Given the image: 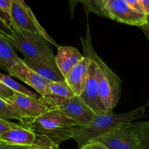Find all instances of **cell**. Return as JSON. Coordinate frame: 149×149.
Wrapping results in <instances>:
<instances>
[{"instance_id":"4fadbf2b","label":"cell","mask_w":149,"mask_h":149,"mask_svg":"<svg viewBox=\"0 0 149 149\" xmlns=\"http://www.w3.org/2000/svg\"><path fill=\"white\" fill-rule=\"evenodd\" d=\"M41 136L22 125L19 127L12 129L3 134L0 137V142L16 146L30 147L36 145Z\"/></svg>"},{"instance_id":"484cf974","label":"cell","mask_w":149,"mask_h":149,"mask_svg":"<svg viewBox=\"0 0 149 149\" xmlns=\"http://www.w3.org/2000/svg\"><path fill=\"white\" fill-rule=\"evenodd\" d=\"M13 94V92L4 86L2 83L0 81V98L3 99L6 102L9 103L10 98Z\"/></svg>"},{"instance_id":"6da1fadb","label":"cell","mask_w":149,"mask_h":149,"mask_svg":"<svg viewBox=\"0 0 149 149\" xmlns=\"http://www.w3.org/2000/svg\"><path fill=\"white\" fill-rule=\"evenodd\" d=\"M145 106L137 108L123 113H114L111 111H106L96 113L86 125L79 127L72 136L78 148L86 145L98 137L111 132L121 127L127 126L145 116Z\"/></svg>"},{"instance_id":"e575fe53","label":"cell","mask_w":149,"mask_h":149,"mask_svg":"<svg viewBox=\"0 0 149 149\" xmlns=\"http://www.w3.org/2000/svg\"><path fill=\"white\" fill-rule=\"evenodd\" d=\"M108 1V0H105V3H106V1Z\"/></svg>"},{"instance_id":"5bb4252c","label":"cell","mask_w":149,"mask_h":149,"mask_svg":"<svg viewBox=\"0 0 149 149\" xmlns=\"http://www.w3.org/2000/svg\"><path fill=\"white\" fill-rule=\"evenodd\" d=\"M56 56V63L64 77L83 58L80 51L72 46H59Z\"/></svg>"},{"instance_id":"f1b7e54d","label":"cell","mask_w":149,"mask_h":149,"mask_svg":"<svg viewBox=\"0 0 149 149\" xmlns=\"http://www.w3.org/2000/svg\"><path fill=\"white\" fill-rule=\"evenodd\" d=\"M29 148V147L16 146L10 145V144L0 142V149H28Z\"/></svg>"},{"instance_id":"d6a6232c","label":"cell","mask_w":149,"mask_h":149,"mask_svg":"<svg viewBox=\"0 0 149 149\" xmlns=\"http://www.w3.org/2000/svg\"><path fill=\"white\" fill-rule=\"evenodd\" d=\"M50 149H60L59 148V146H58V145H56V144H53L52 146H51V148Z\"/></svg>"},{"instance_id":"603a6c76","label":"cell","mask_w":149,"mask_h":149,"mask_svg":"<svg viewBox=\"0 0 149 149\" xmlns=\"http://www.w3.org/2000/svg\"><path fill=\"white\" fill-rule=\"evenodd\" d=\"M0 35L2 36L7 41L13 39L14 37L12 28L1 17H0Z\"/></svg>"},{"instance_id":"f546056e","label":"cell","mask_w":149,"mask_h":149,"mask_svg":"<svg viewBox=\"0 0 149 149\" xmlns=\"http://www.w3.org/2000/svg\"><path fill=\"white\" fill-rule=\"evenodd\" d=\"M140 2L143 7V13L148 17L149 16V0H140Z\"/></svg>"},{"instance_id":"ba28073f","label":"cell","mask_w":149,"mask_h":149,"mask_svg":"<svg viewBox=\"0 0 149 149\" xmlns=\"http://www.w3.org/2000/svg\"><path fill=\"white\" fill-rule=\"evenodd\" d=\"M92 141L99 143L110 149H141L140 141L131 125L114 130Z\"/></svg>"},{"instance_id":"9a60e30c","label":"cell","mask_w":149,"mask_h":149,"mask_svg":"<svg viewBox=\"0 0 149 149\" xmlns=\"http://www.w3.org/2000/svg\"><path fill=\"white\" fill-rule=\"evenodd\" d=\"M23 62L28 67L37 73L42 77L50 81H65V77L63 76L56 62L39 60L22 59Z\"/></svg>"},{"instance_id":"4dcf8cb0","label":"cell","mask_w":149,"mask_h":149,"mask_svg":"<svg viewBox=\"0 0 149 149\" xmlns=\"http://www.w3.org/2000/svg\"><path fill=\"white\" fill-rule=\"evenodd\" d=\"M78 2H79V0H69V8H70V13H71L72 17H73L74 8H75L76 5H77V4Z\"/></svg>"},{"instance_id":"836d02e7","label":"cell","mask_w":149,"mask_h":149,"mask_svg":"<svg viewBox=\"0 0 149 149\" xmlns=\"http://www.w3.org/2000/svg\"><path fill=\"white\" fill-rule=\"evenodd\" d=\"M148 24L149 25V16L148 17Z\"/></svg>"},{"instance_id":"1f68e13d","label":"cell","mask_w":149,"mask_h":149,"mask_svg":"<svg viewBox=\"0 0 149 149\" xmlns=\"http://www.w3.org/2000/svg\"><path fill=\"white\" fill-rule=\"evenodd\" d=\"M140 28L142 31H143V33L145 34V36H146L148 41L149 42V25L148 23H146V24L143 25V26H141Z\"/></svg>"},{"instance_id":"d4e9b609","label":"cell","mask_w":149,"mask_h":149,"mask_svg":"<svg viewBox=\"0 0 149 149\" xmlns=\"http://www.w3.org/2000/svg\"><path fill=\"white\" fill-rule=\"evenodd\" d=\"M53 144V143L48 138L42 135L39 141L36 145L30 146L28 149H50Z\"/></svg>"},{"instance_id":"d590c367","label":"cell","mask_w":149,"mask_h":149,"mask_svg":"<svg viewBox=\"0 0 149 149\" xmlns=\"http://www.w3.org/2000/svg\"></svg>"},{"instance_id":"277c9868","label":"cell","mask_w":149,"mask_h":149,"mask_svg":"<svg viewBox=\"0 0 149 149\" xmlns=\"http://www.w3.org/2000/svg\"><path fill=\"white\" fill-rule=\"evenodd\" d=\"M12 29L14 37L7 42L13 49L21 52L24 59L56 62L53 49L44 36L15 28Z\"/></svg>"},{"instance_id":"3957f363","label":"cell","mask_w":149,"mask_h":149,"mask_svg":"<svg viewBox=\"0 0 149 149\" xmlns=\"http://www.w3.org/2000/svg\"><path fill=\"white\" fill-rule=\"evenodd\" d=\"M22 125L37 134L43 135L56 145L70 138L80 126L62 113L50 110L35 118H23Z\"/></svg>"},{"instance_id":"5b68a950","label":"cell","mask_w":149,"mask_h":149,"mask_svg":"<svg viewBox=\"0 0 149 149\" xmlns=\"http://www.w3.org/2000/svg\"><path fill=\"white\" fill-rule=\"evenodd\" d=\"M10 27L38 33L57 48L59 45L40 25L30 7L24 0H12L10 6Z\"/></svg>"},{"instance_id":"83f0119b","label":"cell","mask_w":149,"mask_h":149,"mask_svg":"<svg viewBox=\"0 0 149 149\" xmlns=\"http://www.w3.org/2000/svg\"><path fill=\"white\" fill-rule=\"evenodd\" d=\"M125 1L131 8L137 10V11L140 12V13H143V7H142L141 4H140V0H125Z\"/></svg>"},{"instance_id":"9c48e42d","label":"cell","mask_w":149,"mask_h":149,"mask_svg":"<svg viewBox=\"0 0 149 149\" xmlns=\"http://www.w3.org/2000/svg\"><path fill=\"white\" fill-rule=\"evenodd\" d=\"M9 104L22 116V118H35L44 114L50 108L42 101L18 93H14Z\"/></svg>"},{"instance_id":"2e32d148","label":"cell","mask_w":149,"mask_h":149,"mask_svg":"<svg viewBox=\"0 0 149 149\" xmlns=\"http://www.w3.org/2000/svg\"><path fill=\"white\" fill-rule=\"evenodd\" d=\"M20 60L11 45L0 35V67L10 74L13 65Z\"/></svg>"},{"instance_id":"cb8c5ba5","label":"cell","mask_w":149,"mask_h":149,"mask_svg":"<svg viewBox=\"0 0 149 149\" xmlns=\"http://www.w3.org/2000/svg\"><path fill=\"white\" fill-rule=\"evenodd\" d=\"M22 125V124L14 123V122H10L8 120H4V119H0V137L4 133L7 132V131L10 130L14 128L19 127Z\"/></svg>"},{"instance_id":"ffe728a7","label":"cell","mask_w":149,"mask_h":149,"mask_svg":"<svg viewBox=\"0 0 149 149\" xmlns=\"http://www.w3.org/2000/svg\"><path fill=\"white\" fill-rule=\"evenodd\" d=\"M86 14L93 13L101 17H106L105 0H79Z\"/></svg>"},{"instance_id":"8992f818","label":"cell","mask_w":149,"mask_h":149,"mask_svg":"<svg viewBox=\"0 0 149 149\" xmlns=\"http://www.w3.org/2000/svg\"><path fill=\"white\" fill-rule=\"evenodd\" d=\"M41 100L50 108V110L62 113L80 127L87 125L96 115L80 96L74 95L69 99H44L41 97Z\"/></svg>"},{"instance_id":"7402d4cb","label":"cell","mask_w":149,"mask_h":149,"mask_svg":"<svg viewBox=\"0 0 149 149\" xmlns=\"http://www.w3.org/2000/svg\"><path fill=\"white\" fill-rule=\"evenodd\" d=\"M12 0H0V17L10 26V6Z\"/></svg>"},{"instance_id":"4316f807","label":"cell","mask_w":149,"mask_h":149,"mask_svg":"<svg viewBox=\"0 0 149 149\" xmlns=\"http://www.w3.org/2000/svg\"><path fill=\"white\" fill-rule=\"evenodd\" d=\"M78 149H110L105 146L97 142H90Z\"/></svg>"},{"instance_id":"7a4b0ae2","label":"cell","mask_w":149,"mask_h":149,"mask_svg":"<svg viewBox=\"0 0 149 149\" xmlns=\"http://www.w3.org/2000/svg\"><path fill=\"white\" fill-rule=\"evenodd\" d=\"M83 55L89 57L95 64L99 95L107 111H112L121 97V81L102 58L98 55L92 45L90 30L88 28L84 38L80 37Z\"/></svg>"},{"instance_id":"8fae6325","label":"cell","mask_w":149,"mask_h":149,"mask_svg":"<svg viewBox=\"0 0 149 149\" xmlns=\"http://www.w3.org/2000/svg\"><path fill=\"white\" fill-rule=\"evenodd\" d=\"M80 97L96 114L107 111L99 97L95 64L92 61L89 68V77L86 85Z\"/></svg>"},{"instance_id":"52a82bcc","label":"cell","mask_w":149,"mask_h":149,"mask_svg":"<svg viewBox=\"0 0 149 149\" xmlns=\"http://www.w3.org/2000/svg\"><path fill=\"white\" fill-rule=\"evenodd\" d=\"M105 11L107 17L118 23L138 27L148 23V16L131 8L125 0H108Z\"/></svg>"},{"instance_id":"44dd1931","label":"cell","mask_w":149,"mask_h":149,"mask_svg":"<svg viewBox=\"0 0 149 149\" xmlns=\"http://www.w3.org/2000/svg\"><path fill=\"white\" fill-rule=\"evenodd\" d=\"M0 119L4 120L16 119L21 122L23 118L7 102L0 98Z\"/></svg>"},{"instance_id":"ac0fdd59","label":"cell","mask_w":149,"mask_h":149,"mask_svg":"<svg viewBox=\"0 0 149 149\" xmlns=\"http://www.w3.org/2000/svg\"><path fill=\"white\" fill-rule=\"evenodd\" d=\"M0 81L14 93H20V94L29 96L32 98L37 99V100H40L42 97L38 93H34L32 90L26 88V87H23L20 83L15 81L13 79H12L11 77L8 75H4V74L0 73Z\"/></svg>"},{"instance_id":"7c38bea8","label":"cell","mask_w":149,"mask_h":149,"mask_svg":"<svg viewBox=\"0 0 149 149\" xmlns=\"http://www.w3.org/2000/svg\"><path fill=\"white\" fill-rule=\"evenodd\" d=\"M91 60L83 55V58L73 67L65 77V81L74 94L80 96L86 85L89 77Z\"/></svg>"},{"instance_id":"30bf717a","label":"cell","mask_w":149,"mask_h":149,"mask_svg":"<svg viewBox=\"0 0 149 149\" xmlns=\"http://www.w3.org/2000/svg\"><path fill=\"white\" fill-rule=\"evenodd\" d=\"M10 75L23 81L29 87H32L42 97L47 93V88L50 81L38 74L29 67H28L20 58L12 68Z\"/></svg>"},{"instance_id":"d6986e66","label":"cell","mask_w":149,"mask_h":149,"mask_svg":"<svg viewBox=\"0 0 149 149\" xmlns=\"http://www.w3.org/2000/svg\"><path fill=\"white\" fill-rule=\"evenodd\" d=\"M131 127L140 141L141 149H149V121L134 122Z\"/></svg>"},{"instance_id":"e0dca14e","label":"cell","mask_w":149,"mask_h":149,"mask_svg":"<svg viewBox=\"0 0 149 149\" xmlns=\"http://www.w3.org/2000/svg\"><path fill=\"white\" fill-rule=\"evenodd\" d=\"M75 95L66 81H50L47 88L46 95L44 99H69Z\"/></svg>"}]
</instances>
